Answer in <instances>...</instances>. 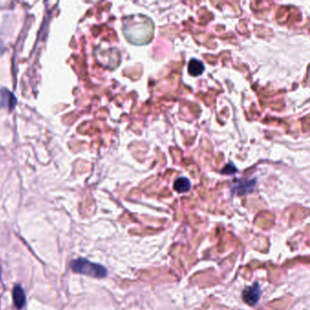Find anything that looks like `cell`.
I'll list each match as a JSON object with an SVG mask.
<instances>
[{
    "label": "cell",
    "instance_id": "7a4b0ae2",
    "mask_svg": "<svg viewBox=\"0 0 310 310\" xmlns=\"http://www.w3.org/2000/svg\"><path fill=\"white\" fill-rule=\"evenodd\" d=\"M71 268L76 273L90 276L96 279H103L107 274V270L104 266L91 262L84 258H79L72 261Z\"/></svg>",
    "mask_w": 310,
    "mask_h": 310
},
{
    "label": "cell",
    "instance_id": "277c9868",
    "mask_svg": "<svg viewBox=\"0 0 310 310\" xmlns=\"http://www.w3.org/2000/svg\"><path fill=\"white\" fill-rule=\"evenodd\" d=\"M261 296L260 286L258 282L254 283L252 286H249L243 290L242 292V300L247 305L255 306L258 304V300Z\"/></svg>",
    "mask_w": 310,
    "mask_h": 310
},
{
    "label": "cell",
    "instance_id": "5b68a950",
    "mask_svg": "<svg viewBox=\"0 0 310 310\" xmlns=\"http://www.w3.org/2000/svg\"><path fill=\"white\" fill-rule=\"evenodd\" d=\"M16 105V99L15 96L6 89L0 90V106L8 108L9 110L14 109Z\"/></svg>",
    "mask_w": 310,
    "mask_h": 310
},
{
    "label": "cell",
    "instance_id": "8992f818",
    "mask_svg": "<svg viewBox=\"0 0 310 310\" xmlns=\"http://www.w3.org/2000/svg\"><path fill=\"white\" fill-rule=\"evenodd\" d=\"M188 70H189L190 76L200 77V75H202V73L205 71V66L202 61L193 58L190 60V62L189 63Z\"/></svg>",
    "mask_w": 310,
    "mask_h": 310
},
{
    "label": "cell",
    "instance_id": "3957f363",
    "mask_svg": "<svg viewBox=\"0 0 310 310\" xmlns=\"http://www.w3.org/2000/svg\"><path fill=\"white\" fill-rule=\"evenodd\" d=\"M257 183V179H236L231 185L232 193L243 196L253 192L255 186Z\"/></svg>",
    "mask_w": 310,
    "mask_h": 310
},
{
    "label": "cell",
    "instance_id": "52a82bcc",
    "mask_svg": "<svg viewBox=\"0 0 310 310\" xmlns=\"http://www.w3.org/2000/svg\"><path fill=\"white\" fill-rule=\"evenodd\" d=\"M13 300H14V303H15L17 309H21L23 308V306L25 305L26 295H25V292L22 289L21 286L16 285L13 289Z\"/></svg>",
    "mask_w": 310,
    "mask_h": 310
},
{
    "label": "cell",
    "instance_id": "30bf717a",
    "mask_svg": "<svg viewBox=\"0 0 310 310\" xmlns=\"http://www.w3.org/2000/svg\"><path fill=\"white\" fill-rule=\"evenodd\" d=\"M5 46H4V43L2 41V39H1V37H0V56L1 55H3L4 52H5Z\"/></svg>",
    "mask_w": 310,
    "mask_h": 310
},
{
    "label": "cell",
    "instance_id": "ba28073f",
    "mask_svg": "<svg viewBox=\"0 0 310 310\" xmlns=\"http://www.w3.org/2000/svg\"><path fill=\"white\" fill-rule=\"evenodd\" d=\"M190 189H191V182L188 178L180 177L174 183V190L180 194L189 192Z\"/></svg>",
    "mask_w": 310,
    "mask_h": 310
},
{
    "label": "cell",
    "instance_id": "6da1fadb",
    "mask_svg": "<svg viewBox=\"0 0 310 310\" xmlns=\"http://www.w3.org/2000/svg\"><path fill=\"white\" fill-rule=\"evenodd\" d=\"M123 32L126 39L134 45H146L151 41L154 34V24L144 15L126 17L123 22Z\"/></svg>",
    "mask_w": 310,
    "mask_h": 310
},
{
    "label": "cell",
    "instance_id": "9c48e42d",
    "mask_svg": "<svg viewBox=\"0 0 310 310\" xmlns=\"http://www.w3.org/2000/svg\"><path fill=\"white\" fill-rule=\"evenodd\" d=\"M237 171V168L235 164L233 162H229V163L226 164L225 166V168L222 169L221 173L224 174V175H233V174L236 173Z\"/></svg>",
    "mask_w": 310,
    "mask_h": 310
}]
</instances>
